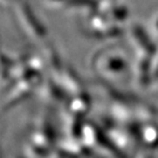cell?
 <instances>
[{
	"mask_svg": "<svg viewBox=\"0 0 158 158\" xmlns=\"http://www.w3.org/2000/svg\"><path fill=\"white\" fill-rule=\"evenodd\" d=\"M94 67L104 81L117 82L129 70V63L123 52L108 49L98 53L94 59Z\"/></svg>",
	"mask_w": 158,
	"mask_h": 158,
	"instance_id": "obj_1",
	"label": "cell"
},
{
	"mask_svg": "<svg viewBox=\"0 0 158 158\" xmlns=\"http://www.w3.org/2000/svg\"><path fill=\"white\" fill-rule=\"evenodd\" d=\"M17 17L19 23H21L25 32L34 40H41L45 38V29L40 21L35 18L34 13L31 11L27 5L18 4L17 6Z\"/></svg>",
	"mask_w": 158,
	"mask_h": 158,
	"instance_id": "obj_2",
	"label": "cell"
},
{
	"mask_svg": "<svg viewBox=\"0 0 158 158\" xmlns=\"http://www.w3.org/2000/svg\"><path fill=\"white\" fill-rule=\"evenodd\" d=\"M136 137L144 147H158V124L152 119L143 121L138 124Z\"/></svg>",
	"mask_w": 158,
	"mask_h": 158,
	"instance_id": "obj_3",
	"label": "cell"
},
{
	"mask_svg": "<svg viewBox=\"0 0 158 158\" xmlns=\"http://www.w3.org/2000/svg\"><path fill=\"white\" fill-rule=\"evenodd\" d=\"M67 108L70 114H73L75 116H82L89 109V98L85 93L75 95L69 101Z\"/></svg>",
	"mask_w": 158,
	"mask_h": 158,
	"instance_id": "obj_4",
	"label": "cell"
},
{
	"mask_svg": "<svg viewBox=\"0 0 158 158\" xmlns=\"http://www.w3.org/2000/svg\"><path fill=\"white\" fill-rule=\"evenodd\" d=\"M151 77L152 79H158V54L153 59L151 63Z\"/></svg>",
	"mask_w": 158,
	"mask_h": 158,
	"instance_id": "obj_5",
	"label": "cell"
},
{
	"mask_svg": "<svg viewBox=\"0 0 158 158\" xmlns=\"http://www.w3.org/2000/svg\"><path fill=\"white\" fill-rule=\"evenodd\" d=\"M137 158H151V156L145 152H142V153H138V155H137Z\"/></svg>",
	"mask_w": 158,
	"mask_h": 158,
	"instance_id": "obj_6",
	"label": "cell"
},
{
	"mask_svg": "<svg viewBox=\"0 0 158 158\" xmlns=\"http://www.w3.org/2000/svg\"><path fill=\"white\" fill-rule=\"evenodd\" d=\"M156 28L158 29V20H157V23H156Z\"/></svg>",
	"mask_w": 158,
	"mask_h": 158,
	"instance_id": "obj_7",
	"label": "cell"
}]
</instances>
